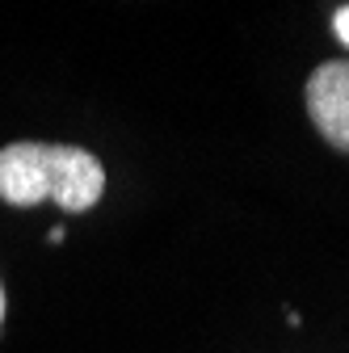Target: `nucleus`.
Here are the masks:
<instances>
[{"mask_svg": "<svg viewBox=\"0 0 349 353\" xmlns=\"http://www.w3.org/2000/svg\"><path fill=\"white\" fill-rule=\"evenodd\" d=\"M106 194V164L76 143L17 139L0 148V202L30 210L55 202L63 214H89Z\"/></svg>", "mask_w": 349, "mask_h": 353, "instance_id": "nucleus-1", "label": "nucleus"}, {"mask_svg": "<svg viewBox=\"0 0 349 353\" xmlns=\"http://www.w3.org/2000/svg\"><path fill=\"white\" fill-rule=\"evenodd\" d=\"M332 34L341 38V47H349V5H341L332 13Z\"/></svg>", "mask_w": 349, "mask_h": 353, "instance_id": "nucleus-3", "label": "nucleus"}, {"mask_svg": "<svg viewBox=\"0 0 349 353\" xmlns=\"http://www.w3.org/2000/svg\"><path fill=\"white\" fill-rule=\"evenodd\" d=\"M0 320H5V290H0Z\"/></svg>", "mask_w": 349, "mask_h": 353, "instance_id": "nucleus-4", "label": "nucleus"}, {"mask_svg": "<svg viewBox=\"0 0 349 353\" xmlns=\"http://www.w3.org/2000/svg\"><path fill=\"white\" fill-rule=\"evenodd\" d=\"M303 105L316 126V135L349 156V59H324L312 68L308 84H303Z\"/></svg>", "mask_w": 349, "mask_h": 353, "instance_id": "nucleus-2", "label": "nucleus"}]
</instances>
